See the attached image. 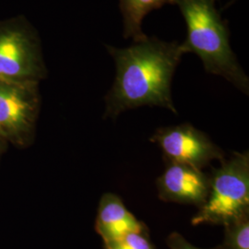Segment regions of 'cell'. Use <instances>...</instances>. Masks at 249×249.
Instances as JSON below:
<instances>
[{"instance_id": "1", "label": "cell", "mask_w": 249, "mask_h": 249, "mask_svg": "<svg viewBox=\"0 0 249 249\" xmlns=\"http://www.w3.org/2000/svg\"><path fill=\"white\" fill-rule=\"evenodd\" d=\"M116 62L115 82L106 96L105 117L115 119L126 110L160 107L178 114L171 85L184 54L177 42L147 37L126 48L107 45Z\"/></svg>"}, {"instance_id": "2", "label": "cell", "mask_w": 249, "mask_h": 249, "mask_svg": "<svg viewBox=\"0 0 249 249\" xmlns=\"http://www.w3.org/2000/svg\"><path fill=\"white\" fill-rule=\"evenodd\" d=\"M184 17L187 38L180 47L183 53H194L209 74L222 76L249 94V80L230 45L226 20L214 6L215 0H173Z\"/></svg>"}, {"instance_id": "3", "label": "cell", "mask_w": 249, "mask_h": 249, "mask_svg": "<svg viewBox=\"0 0 249 249\" xmlns=\"http://www.w3.org/2000/svg\"><path fill=\"white\" fill-rule=\"evenodd\" d=\"M249 214V153L233 152L210 176L209 194L191 224L226 225Z\"/></svg>"}, {"instance_id": "4", "label": "cell", "mask_w": 249, "mask_h": 249, "mask_svg": "<svg viewBox=\"0 0 249 249\" xmlns=\"http://www.w3.org/2000/svg\"><path fill=\"white\" fill-rule=\"evenodd\" d=\"M46 76L36 28L22 15L0 20V80L40 83Z\"/></svg>"}, {"instance_id": "5", "label": "cell", "mask_w": 249, "mask_h": 249, "mask_svg": "<svg viewBox=\"0 0 249 249\" xmlns=\"http://www.w3.org/2000/svg\"><path fill=\"white\" fill-rule=\"evenodd\" d=\"M40 108L39 82L0 80V138L18 149L30 147Z\"/></svg>"}, {"instance_id": "6", "label": "cell", "mask_w": 249, "mask_h": 249, "mask_svg": "<svg viewBox=\"0 0 249 249\" xmlns=\"http://www.w3.org/2000/svg\"><path fill=\"white\" fill-rule=\"evenodd\" d=\"M163 152V159L202 170L213 160L224 159V153L202 131L192 124L160 127L151 138Z\"/></svg>"}, {"instance_id": "7", "label": "cell", "mask_w": 249, "mask_h": 249, "mask_svg": "<svg viewBox=\"0 0 249 249\" xmlns=\"http://www.w3.org/2000/svg\"><path fill=\"white\" fill-rule=\"evenodd\" d=\"M166 166L156 181L162 201L195 205L201 208L207 199L210 177L190 165L165 160Z\"/></svg>"}, {"instance_id": "8", "label": "cell", "mask_w": 249, "mask_h": 249, "mask_svg": "<svg viewBox=\"0 0 249 249\" xmlns=\"http://www.w3.org/2000/svg\"><path fill=\"white\" fill-rule=\"evenodd\" d=\"M95 231L104 244L120 239L132 232L149 234V229L124 206L123 200L113 193H106L100 199L95 221Z\"/></svg>"}, {"instance_id": "9", "label": "cell", "mask_w": 249, "mask_h": 249, "mask_svg": "<svg viewBox=\"0 0 249 249\" xmlns=\"http://www.w3.org/2000/svg\"><path fill=\"white\" fill-rule=\"evenodd\" d=\"M173 0H119V8L124 21V37L132 38L134 43L147 38L142 31L144 17L152 10L159 9Z\"/></svg>"}, {"instance_id": "10", "label": "cell", "mask_w": 249, "mask_h": 249, "mask_svg": "<svg viewBox=\"0 0 249 249\" xmlns=\"http://www.w3.org/2000/svg\"><path fill=\"white\" fill-rule=\"evenodd\" d=\"M223 249H249V214L224 225Z\"/></svg>"}, {"instance_id": "11", "label": "cell", "mask_w": 249, "mask_h": 249, "mask_svg": "<svg viewBox=\"0 0 249 249\" xmlns=\"http://www.w3.org/2000/svg\"><path fill=\"white\" fill-rule=\"evenodd\" d=\"M104 249H156L151 243L150 235L132 232L117 240L104 244Z\"/></svg>"}, {"instance_id": "12", "label": "cell", "mask_w": 249, "mask_h": 249, "mask_svg": "<svg viewBox=\"0 0 249 249\" xmlns=\"http://www.w3.org/2000/svg\"><path fill=\"white\" fill-rule=\"evenodd\" d=\"M166 244L169 249H198L192 244H190L188 241L180 233L177 231L172 232L166 239ZM210 249H223L221 246H218L216 248Z\"/></svg>"}, {"instance_id": "13", "label": "cell", "mask_w": 249, "mask_h": 249, "mask_svg": "<svg viewBox=\"0 0 249 249\" xmlns=\"http://www.w3.org/2000/svg\"><path fill=\"white\" fill-rule=\"evenodd\" d=\"M8 145H9L8 143L0 138V159H1V156L4 154V152L7 151Z\"/></svg>"}]
</instances>
